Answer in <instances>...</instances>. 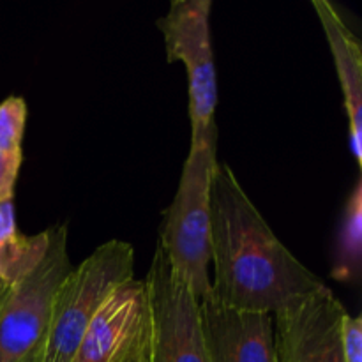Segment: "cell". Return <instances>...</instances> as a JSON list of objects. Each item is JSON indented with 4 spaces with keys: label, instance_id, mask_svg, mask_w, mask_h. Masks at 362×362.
<instances>
[{
    "label": "cell",
    "instance_id": "6da1fadb",
    "mask_svg": "<svg viewBox=\"0 0 362 362\" xmlns=\"http://www.w3.org/2000/svg\"><path fill=\"white\" fill-rule=\"evenodd\" d=\"M211 293L225 306L278 311L327 288L274 235L226 163L211 184Z\"/></svg>",
    "mask_w": 362,
    "mask_h": 362
},
{
    "label": "cell",
    "instance_id": "7a4b0ae2",
    "mask_svg": "<svg viewBox=\"0 0 362 362\" xmlns=\"http://www.w3.org/2000/svg\"><path fill=\"white\" fill-rule=\"evenodd\" d=\"M218 165V126L191 136L179 187L163 212L159 240L172 272L200 303L211 292V184Z\"/></svg>",
    "mask_w": 362,
    "mask_h": 362
},
{
    "label": "cell",
    "instance_id": "3957f363",
    "mask_svg": "<svg viewBox=\"0 0 362 362\" xmlns=\"http://www.w3.org/2000/svg\"><path fill=\"white\" fill-rule=\"evenodd\" d=\"M129 279H134V250L119 239L101 244L78 267H73L57 292L37 362H73L92 318Z\"/></svg>",
    "mask_w": 362,
    "mask_h": 362
},
{
    "label": "cell",
    "instance_id": "277c9868",
    "mask_svg": "<svg viewBox=\"0 0 362 362\" xmlns=\"http://www.w3.org/2000/svg\"><path fill=\"white\" fill-rule=\"evenodd\" d=\"M71 271L67 225L49 226V243L41 260L0 296V362H37L57 292Z\"/></svg>",
    "mask_w": 362,
    "mask_h": 362
},
{
    "label": "cell",
    "instance_id": "5b68a950",
    "mask_svg": "<svg viewBox=\"0 0 362 362\" xmlns=\"http://www.w3.org/2000/svg\"><path fill=\"white\" fill-rule=\"evenodd\" d=\"M144 283L148 299L145 362H209L200 303L173 274L159 243Z\"/></svg>",
    "mask_w": 362,
    "mask_h": 362
},
{
    "label": "cell",
    "instance_id": "8992f818",
    "mask_svg": "<svg viewBox=\"0 0 362 362\" xmlns=\"http://www.w3.org/2000/svg\"><path fill=\"white\" fill-rule=\"evenodd\" d=\"M212 0H172L156 21L165 39L168 62H182L187 74L191 136L216 126L218 81L211 41Z\"/></svg>",
    "mask_w": 362,
    "mask_h": 362
},
{
    "label": "cell",
    "instance_id": "52a82bcc",
    "mask_svg": "<svg viewBox=\"0 0 362 362\" xmlns=\"http://www.w3.org/2000/svg\"><path fill=\"white\" fill-rule=\"evenodd\" d=\"M343 304L325 288L272 318L278 362H345L339 341Z\"/></svg>",
    "mask_w": 362,
    "mask_h": 362
},
{
    "label": "cell",
    "instance_id": "ba28073f",
    "mask_svg": "<svg viewBox=\"0 0 362 362\" xmlns=\"http://www.w3.org/2000/svg\"><path fill=\"white\" fill-rule=\"evenodd\" d=\"M147 334V288L141 279H129L92 318L73 362H124L144 349Z\"/></svg>",
    "mask_w": 362,
    "mask_h": 362
},
{
    "label": "cell",
    "instance_id": "9c48e42d",
    "mask_svg": "<svg viewBox=\"0 0 362 362\" xmlns=\"http://www.w3.org/2000/svg\"><path fill=\"white\" fill-rule=\"evenodd\" d=\"M200 318L209 362H278L272 315L225 306L209 292Z\"/></svg>",
    "mask_w": 362,
    "mask_h": 362
},
{
    "label": "cell",
    "instance_id": "30bf717a",
    "mask_svg": "<svg viewBox=\"0 0 362 362\" xmlns=\"http://www.w3.org/2000/svg\"><path fill=\"white\" fill-rule=\"evenodd\" d=\"M334 59L349 117V147L357 165H362V49L357 35L346 27L338 9L327 0H313Z\"/></svg>",
    "mask_w": 362,
    "mask_h": 362
},
{
    "label": "cell",
    "instance_id": "8fae6325",
    "mask_svg": "<svg viewBox=\"0 0 362 362\" xmlns=\"http://www.w3.org/2000/svg\"><path fill=\"white\" fill-rule=\"evenodd\" d=\"M362 272V182L357 180L343 207L331 276L345 285H357Z\"/></svg>",
    "mask_w": 362,
    "mask_h": 362
},
{
    "label": "cell",
    "instance_id": "7c38bea8",
    "mask_svg": "<svg viewBox=\"0 0 362 362\" xmlns=\"http://www.w3.org/2000/svg\"><path fill=\"white\" fill-rule=\"evenodd\" d=\"M25 124H27V103L20 95H9L0 103V152L13 158H23Z\"/></svg>",
    "mask_w": 362,
    "mask_h": 362
},
{
    "label": "cell",
    "instance_id": "4fadbf2b",
    "mask_svg": "<svg viewBox=\"0 0 362 362\" xmlns=\"http://www.w3.org/2000/svg\"><path fill=\"white\" fill-rule=\"evenodd\" d=\"M339 341L345 362H362V317H352L346 311L341 318Z\"/></svg>",
    "mask_w": 362,
    "mask_h": 362
},
{
    "label": "cell",
    "instance_id": "5bb4252c",
    "mask_svg": "<svg viewBox=\"0 0 362 362\" xmlns=\"http://www.w3.org/2000/svg\"><path fill=\"white\" fill-rule=\"evenodd\" d=\"M21 163L23 158H13L0 152V202L13 200Z\"/></svg>",
    "mask_w": 362,
    "mask_h": 362
},
{
    "label": "cell",
    "instance_id": "9a60e30c",
    "mask_svg": "<svg viewBox=\"0 0 362 362\" xmlns=\"http://www.w3.org/2000/svg\"><path fill=\"white\" fill-rule=\"evenodd\" d=\"M145 346H147V343H145ZM145 346H144V349L138 350L136 354H133L129 359H126L124 362H145Z\"/></svg>",
    "mask_w": 362,
    "mask_h": 362
},
{
    "label": "cell",
    "instance_id": "2e32d148",
    "mask_svg": "<svg viewBox=\"0 0 362 362\" xmlns=\"http://www.w3.org/2000/svg\"><path fill=\"white\" fill-rule=\"evenodd\" d=\"M7 288V283L6 279H4V274H2V267H0V296L4 293V290Z\"/></svg>",
    "mask_w": 362,
    "mask_h": 362
}]
</instances>
